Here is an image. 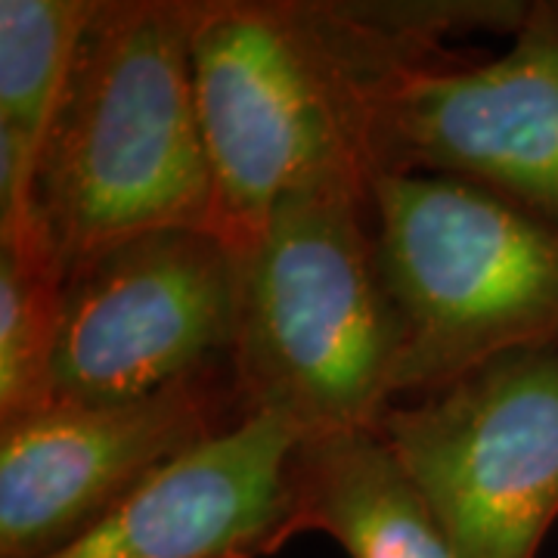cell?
Listing matches in <instances>:
<instances>
[{
	"label": "cell",
	"mask_w": 558,
	"mask_h": 558,
	"mask_svg": "<svg viewBox=\"0 0 558 558\" xmlns=\"http://www.w3.org/2000/svg\"><path fill=\"white\" fill-rule=\"evenodd\" d=\"M435 16L339 3L199 0L193 87L215 183V230L236 252L277 202L336 178L373 183L369 94L438 47Z\"/></svg>",
	"instance_id": "1"
},
{
	"label": "cell",
	"mask_w": 558,
	"mask_h": 558,
	"mask_svg": "<svg viewBox=\"0 0 558 558\" xmlns=\"http://www.w3.org/2000/svg\"><path fill=\"white\" fill-rule=\"evenodd\" d=\"M236 329L240 252L218 230L161 227L116 242L62 279L47 407L149 398L233 369Z\"/></svg>",
	"instance_id": "6"
},
{
	"label": "cell",
	"mask_w": 558,
	"mask_h": 558,
	"mask_svg": "<svg viewBox=\"0 0 558 558\" xmlns=\"http://www.w3.org/2000/svg\"><path fill=\"white\" fill-rule=\"evenodd\" d=\"M248 418L233 369L159 395L0 425V558H47L196 447Z\"/></svg>",
	"instance_id": "8"
},
{
	"label": "cell",
	"mask_w": 558,
	"mask_h": 558,
	"mask_svg": "<svg viewBox=\"0 0 558 558\" xmlns=\"http://www.w3.org/2000/svg\"><path fill=\"white\" fill-rule=\"evenodd\" d=\"M373 208L398 326L395 398L509 351L558 354L556 233L475 186L428 174L379 178Z\"/></svg>",
	"instance_id": "4"
},
{
	"label": "cell",
	"mask_w": 558,
	"mask_h": 558,
	"mask_svg": "<svg viewBox=\"0 0 558 558\" xmlns=\"http://www.w3.org/2000/svg\"><path fill=\"white\" fill-rule=\"evenodd\" d=\"M97 0H0V245L32 240V190Z\"/></svg>",
	"instance_id": "11"
},
{
	"label": "cell",
	"mask_w": 558,
	"mask_h": 558,
	"mask_svg": "<svg viewBox=\"0 0 558 558\" xmlns=\"http://www.w3.org/2000/svg\"><path fill=\"white\" fill-rule=\"evenodd\" d=\"M199 0H97L32 190V240L65 279L161 227H211L215 183L193 87Z\"/></svg>",
	"instance_id": "2"
},
{
	"label": "cell",
	"mask_w": 558,
	"mask_h": 558,
	"mask_svg": "<svg viewBox=\"0 0 558 558\" xmlns=\"http://www.w3.org/2000/svg\"><path fill=\"white\" fill-rule=\"evenodd\" d=\"M373 183L428 174L475 186L558 236V3L515 16L512 47L453 62L438 47L369 94Z\"/></svg>",
	"instance_id": "7"
},
{
	"label": "cell",
	"mask_w": 558,
	"mask_h": 558,
	"mask_svg": "<svg viewBox=\"0 0 558 558\" xmlns=\"http://www.w3.org/2000/svg\"><path fill=\"white\" fill-rule=\"evenodd\" d=\"M60 299L50 260L0 248V425L35 416L50 400Z\"/></svg>",
	"instance_id": "12"
},
{
	"label": "cell",
	"mask_w": 558,
	"mask_h": 558,
	"mask_svg": "<svg viewBox=\"0 0 558 558\" xmlns=\"http://www.w3.org/2000/svg\"><path fill=\"white\" fill-rule=\"evenodd\" d=\"M395 360L373 183L336 178L282 196L240 252L233 376L248 416L373 428L395 398Z\"/></svg>",
	"instance_id": "3"
},
{
	"label": "cell",
	"mask_w": 558,
	"mask_h": 558,
	"mask_svg": "<svg viewBox=\"0 0 558 558\" xmlns=\"http://www.w3.org/2000/svg\"><path fill=\"white\" fill-rule=\"evenodd\" d=\"M289 481L292 539L319 531L351 558H459L376 428L304 432Z\"/></svg>",
	"instance_id": "10"
},
{
	"label": "cell",
	"mask_w": 558,
	"mask_h": 558,
	"mask_svg": "<svg viewBox=\"0 0 558 558\" xmlns=\"http://www.w3.org/2000/svg\"><path fill=\"white\" fill-rule=\"evenodd\" d=\"M295 418L255 413L47 558H267L292 539Z\"/></svg>",
	"instance_id": "9"
},
{
	"label": "cell",
	"mask_w": 558,
	"mask_h": 558,
	"mask_svg": "<svg viewBox=\"0 0 558 558\" xmlns=\"http://www.w3.org/2000/svg\"><path fill=\"white\" fill-rule=\"evenodd\" d=\"M459 558H537L558 519V354L509 351L373 425Z\"/></svg>",
	"instance_id": "5"
}]
</instances>
